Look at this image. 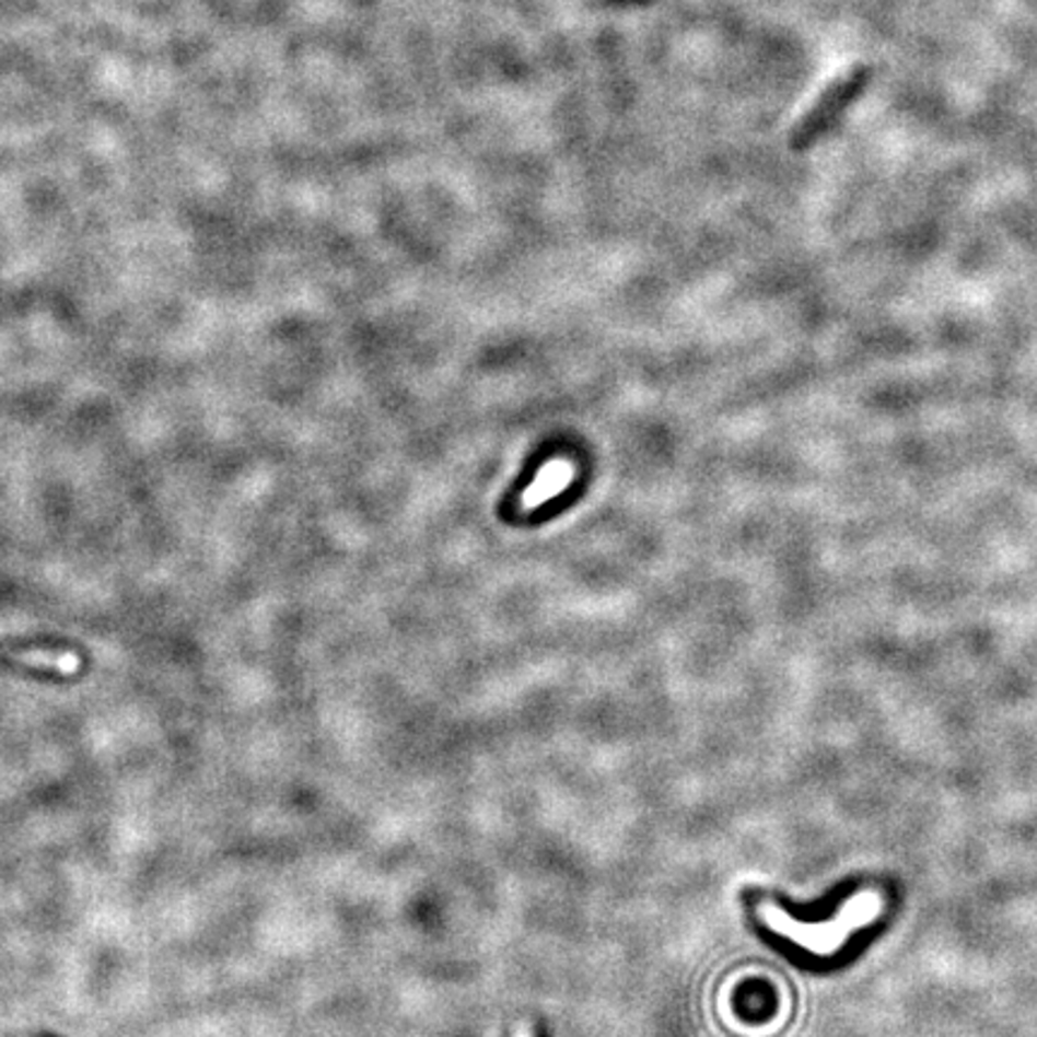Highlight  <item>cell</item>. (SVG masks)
I'll list each match as a JSON object with an SVG mask.
<instances>
[{"instance_id":"cell-1","label":"cell","mask_w":1037,"mask_h":1037,"mask_svg":"<svg viewBox=\"0 0 1037 1037\" xmlns=\"http://www.w3.org/2000/svg\"><path fill=\"white\" fill-rule=\"evenodd\" d=\"M882 912V898L872 894V892H862L855 898L848 900V906L838 912V916L826 922V924H807V922H797L795 918H790L785 910L764 900L759 906V916L767 928H771L776 934H783L788 940H793L795 944L805 946L812 954L819 956H829L834 951L841 948L848 936L855 930L870 924L876 916Z\"/></svg>"},{"instance_id":"cell-2","label":"cell","mask_w":1037,"mask_h":1037,"mask_svg":"<svg viewBox=\"0 0 1037 1037\" xmlns=\"http://www.w3.org/2000/svg\"><path fill=\"white\" fill-rule=\"evenodd\" d=\"M10 659H15L24 665H34V668H51L63 675H72L82 668V659L75 651H46V649H24L10 651Z\"/></svg>"},{"instance_id":"cell-3","label":"cell","mask_w":1037,"mask_h":1037,"mask_svg":"<svg viewBox=\"0 0 1037 1037\" xmlns=\"http://www.w3.org/2000/svg\"><path fill=\"white\" fill-rule=\"evenodd\" d=\"M514 1037H534V1033H531L528 1026H518L516 1033H514Z\"/></svg>"}]
</instances>
